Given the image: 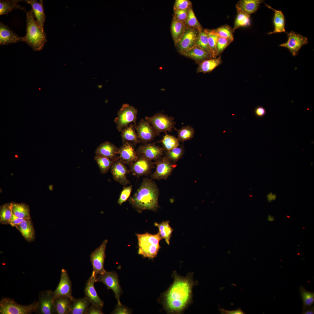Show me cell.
Returning <instances> with one entry per match:
<instances>
[{
	"instance_id": "cell-24",
	"label": "cell",
	"mask_w": 314,
	"mask_h": 314,
	"mask_svg": "<svg viewBox=\"0 0 314 314\" xmlns=\"http://www.w3.org/2000/svg\"><path fill=\"white\" fill-rule=\"evenodd\" d=\"M181 54L193 59L198 64L205 60L212 58L209 53L197 45Z\"/></svg>"
},
{
	"instance_id": "cell-51",
	"label": "cell",
	"mask_w": 314,
	"mask_h": 314,
	"mask_svg": "<svg viewBox=\"0 0 314 314\" xmlns=\"http://www.w3.org/2000/svg\"><path fill=\"white\" fill-rule=\"evenodd\" d=\"M112 314H130V312L126 307L122 305L117 304Z\"/></svg>"
},
{
	"instance_id": "cell-21",
	"label": "cell",
	"mask_w": 314,
	"mask_h": 314,
	"mask_svg": "<svg viewBox=\"0 0 314 314\" xmlns=\"http://www.w3.org/2000/svg\"><path fill=\"white\" fill-rule=\"evenodd\" d=\"M20 42H24L23 37L18 36L9 27L0 22V46L15 44Z\"/></svg>"
},
{
	"instance_id": "cell-30",
	"label": "cell",
	"mask_w": 314,
	"mask_h": 314,
	"mask_svg": "<svg viewBox=\"0 0 314 314\" xmlns=\"http://www.w3.org/2000/svg\"><path fill=\"white\" fill-rule=\"evenodd\" d=\"M121 132L123 143L129 142L135 146L137 144L140 143L133 124H130L128 126L123 128Z\"/></svg>"
},
{
	"instance_id": "cell-28",
	"label": "cell",
	"mask_w": 314,
	"mask_h": 314,
	"mask_svg": "<svg viewBox=\"0 0 314 314\" xmlns=\"http://www.w3.org/2000/svg\"><path fill=\"white\" fill-rule=\"evenodd\" d=\"M222 63L221 56L218 58H210L205 60L199 64L197 69V73L204 74L210 73Z\"/></svg>"
},
{
	"instance_id": "cell-56",
	"label": "cell",
	"mask_w": 314,
	"mask_h": 314,
	"mask_svg": "<svg viewBox=\"0 0 314 314\" xmlns=\"http://www.w3.org/2000/svg\"><path fill=\"white\" fill-rule=\"evenodd\" d=\"M267 197L268 201L271 202L276 199V194L270 192L267 195Z\"/></svg>"
},
{
	"instance_id": "cell-15",
	"label": "cell",
	"mask_w": 314,
	"mask_h": 314,
	"mask_svg": "<svg viewBox=\"0 0 314 314\" xmlns=\"http://www.w3.org/2000/svg\"><path fill=\"white\" fill-rule=\"evenodd\" d=\"M136 151L138 156L155 161L162 157L164 150L163 148L156 145L155 143H152L140 145Z\"/></svg>"
},
{
	"instance_id": "cell-45",
	"label": "cell",
	"mask_w": 314,
	"mask_h": 314,
	"mask_svg": "<svg viewBox=\"0 0 314 314\" xmlns=\"http://www.w3.org/2000/svg\"><path fill=\"white\" fill-rule=\"evenodd\" d=\"M250 16L243 13H238L232 29L233 32L239 27L250 26Z\"/></svg>"
},
{
	"instance_id": "cell-3",
	"label": "cell",
	"mask_w": 314,
	"mask_h": 314,
	"mask_svg": "<svg viewBox=\"0 0 314 314\" xmlns=\"http://www.w3.org/2000/svg\"><path fill=\"white\" fill-rule=\"evenodd\" d=\"M26 13V34L23 37L24 42L33 50L40 51L43 49L47 41L46 33L35 19L32 9Z\"/></svg>"
},
{
	"instance_id": "cell-57",
	"label": "cell",
	"mask_w": 314,
	"mask_h": 314,
	"mask_svg": "<svg viewBox=\"0 0 314 314\" xmlns=\"http://www.w3.org/2000/svg\"><path fill=\"white\" fill-rule=\"evenodd\" d=\"M302 314H314V306H313L308 308L303 311H302Z\"/></svg>"
},
{
	"instance_id": "cell-13",
	"label": "cell",
	"mask_w": 314,
	"mask_h": 314,
	"mask_svg": "<svg viewBox=\"0 0 314 314\" xmlns=\"http://www.w3.org/2000/svg\"><path fill=\"white\" fill-rule=\"evenodd\" d=\"M154 165V163L152 161L138 156L137 159L129 166V172L137 177L147 176L151 173Z\"/></svg>"
},
{
	"instance_id": "cell-38",
	"label": "cell",
	"mask_w": 314,
	"mask_h": 314,
	"mask_svg": "<svg viewBox=\"0 0 314 314\" xmlns=\"http://www.w3.org/2000/svg\"><path fill=\"white\" fill-rule=\"evenodd\" d=\"M159 142L162 143L164 151H168L178 147L180 145L178 138L175 136L165 133Z\"/></svg>"
},
{
	"instance_id": "cell-58",
	"label": "cell",
	"mask_w": 314,
	"mask_h": 314,
	"mask_svg": "<svg viewBox=\"0 0 314 314\" xmlns=\"http://www.w3.org/2000/svg\"><path fill=\"white\" fill-rule=\"evenodd\" d=\"M267 220L269 222H273L274 220V218L273 216L269 215L267 217Z\"/></svg>"
},
{
	"instance_id": "cell-39",
	"label": "cell",
	"mask_w": 314,
	"mask_h": 314,
	"mask_svg": "<svg viewBox=\"0 0 314 314\" xmlns=\"http://www.w3.org/2000/svg\"><path fill=\"white\" fill-rule=\"evenodd\" d=\"M174 129L177 132L179 141L183 142L192 138L195 132L194 128L189 125L183 126L179 130L176 128Z\"/></svg>"
},
{
	"instance_id": "cell-47",
	"label": "cell",
	"mask_w": 314,
	"mask_h": 314,
	"mask_svg": "<svg viewBox=\"0 0 314 314\" xmlns=\"http://www.w3.org/2000/svg\"><path fill=\"white\" fill-rule=\"evenodd\" d=\"M132 189V185L124 187L117 201L119 204L121 205L129 197Z\"/></svg>"
},
{
	"instance_id": "cell-22",
	"label": "cell",
	"mask_w": 314,
	"mask_h": 314,
	"mask_svg": "<svg viewBox=\"0 0 314 314\" xmlns=\"http://www.w3.org/2000/svg\"><path fill=\"white\" fill-rule=\"evenodd\" d=\"M118 148L112 143L105 141L101 144L96 149V155L98 154L107 157L115 161L119 157Z\"/></svg>"
},
{
	"instance_id": "cell-44",
	"label": "cell",
	"mask_w": 314,
	"mask_h": 314,
	"mask_svg": "<svg viewBox=\"0 0 314 314\" xmlns=\"http://www.w3.org/2000/svg\"><path fill=\"white\" fill-rule=\"evenodd\" d=\"M208 29H203L200 31L199 33L196 45L206 51L211 55L208 43Z\"/></svg>"
},
{
	"instance_id": "cell-25",
	"label": "cell",
	"mask_w": 314,
	"mask_h": 314,
	"mask_svg": "<svg viewBox=\"0 0 314 314\" xmlns=\"http://www.w3.org/2000/svg\"><path fill=\"white\" fill-rule=\"evenodd\" d=\"M73 299L66 296L56 297L54 302L56 314H69Z\"/></svg>"
},
{
	"instance_id": "cell-1",
	"label": "cell",
	"mask_w": 314,
	"mask_h": 314,
	"mask_svg": "<svg viewBox=\"0 0 314 314\" xmlns=\"http://www.w3.org/2000/svg\"><path fill=\"white\" fill-rule=\"evenodd\" d=\"M193 285L188 278L175 275L173 283L164 295L166 309L172 313L183 310L190 301Z\"/></svg>"
},
{
	"instance_id": "cell-50",
	"label": "cell",
	"mask_w": 314,
	"mask_h": 314,
	"mask_svg": "<svg viewBox=\"0 0 314 314\" xmlns=\"http://www.w3.org/2000/svg\"><path fill=\"white\" fill-rule=\"evenodd\" d=\"M189 9L174 10V15L173 19L183 22L185 23Z\"/></svg>"
},
{
	"instance_id": "cell-52",
	"label": "cell",
	"mask_w": 314,
	"mask_h": 314,
	"mask_svg": "<svg viewBox=\"0 0 314 314\" xmlns=\"http://www.w3.org/2000/svg\"><path fill=\"white\" fill-rule=\"evenodd\" d=\"M102 308L97 306L91 305L88 308L85 314H102Z\"/></svg>"
},
{
	"instance_id": "cell-10",
	"label": "cell",
	"mask_w": 314,
	"mask_h": 314,
	"mask_svg": "<svg viewBox=\"0 0 314 314\" xmlns=\"http://www.w3.org/2000/svg\"><path fill=\"white\" fill-rule=\"evenodd\" d=\"M199 32L197 29L190 28L186 25L183 34L175 45L180 54L196 45Z\"/></svg>"
},
{
	"instance_id": "cell-2",
	"label": "cell",
	"mask_w": 314,
	"mask_h": 314,
	"mask_svg": "<svg viewBox=\"0 0 314 314\" xmlns=\"http://www.w3.org/2000/svg\"><path fill=\"white\" fill-rule=\"evenodd\" d=\"M159 190L152 179L143 178L136 191L129 199V203L139 212L145 210L156 211L158 207Z\"/></svg>"
},
{
	"instance_id": "cell-7",
	"label": "cell",
	"mask_w": 314,
	"mask_h": 314,
	"mask_svg": "<svg viewBox=\"0 0 314 314\" xmlns=\"http://www.w3.org/2000/svg\"><path fill=\"white\" fill-rule=\"evenodd\" d=\"M145 120L152 126L157 135L162 132L167 133V131L172 132L174 129L176 123L174 118L161 113H157L151 117L146 116Z\"/></svg>"
},
{
	"instance_id": "cell-26",
	"label": "cell",
	"mask_w": 314,
	"mask_h": 314,
	"mask_svg": "<svg viewBox=\"0 0 314 314\" xmlns=\"http://www.w3.org/2000/svg\"><path fill=\"white\" fill-rule=\"evenodd\" d=\"M25 239L31 242L35 238V231L31 218L25 219L17 227Z\"/></svg>"
},
{
	"instance_id": "cell-29",
	"label": "cell",
	"mask_w": 314,
	"mask_h": 314,
	"mask_svg": "<svg viewBox=\"0 0 314 314\" xmlns=\"http://www.w3.org/2000/svg\"><path fill=\"white\" fill-rule=\"evenodd\" d=\"M90 303L86 297L73 299L69 314H85Z\"/></svg>"
},
{
	"instance_id": "cell-27",
	"label": "cell",
	"mask_w": 314,
	"mask_h": 314,
	"mask_svg": "<svg viewBox=\"0 0 314 314\" xmlns=\"http://www.w3.org/2000/svg\"><path fill=\"white\" fill-rule=\"evenodd\" d=\"M24 1L31 6L36 20L42 28L44 30L46 16L44 12L43 1L40 0L39 2L36 0H25Z\"/></svg>"
},
{
	"instance_id": "cell-8",
	"label": "cell",
	"mask_w": 314,
	"mask_h": 314,
	"mask_svg": "<svg viewBox=\"0 0 314 314\" xmlns=\"http://www.w3.org/2000/svg\"><path fill=\"white\" fill-rule=\"evenodd\" d=\"M55 298L51 290L40 292L34 312L38 314H56L54 306Z\"/></svg>"
},
{
	"instance_id": "cell-4",
	"label": "cell",
	"mask_w": 314,
	"mask_h": 314,
	"mask_svg": "<svg viewBox=\"0 0 314 314\" xmlns=\"http://www.w3.org/2000/svg\"><path fill=\"white\" fill-rule=\"evenodd\" d=\"M138 241V254L145 257L153 258L158 254L160 248V241L162 238L158 233L136 234Z\"/></svg>"
},
{
	"instance_id": "cell-34",
	"label": "cell",
	"mask_w": 314,
	"mask_h": 314,
	"mask_svg": "<svg viewBox=\"0 0 314 314\" xmlns=\"http://www.w3.org/2000/svg\"><path fill=\"white\" fill-rule=\"evenodd\" d=\"M11 205L12 213L16 216L24 219L31 218L28 205L24 203L14 202H11Z\"/></svg>"
},
{
	"instance_id": "cell-17",
	"label": "cell",
	"mask_w": 314,
	"mask_h": 314,
	"mask_svg": "<svg viewBox=\"0 0 314 314\" xmlns=\"http://www.w3.org/2000/svg\"><path fill=\"white\" fill-rule=\"evenodd\" d=\"M140 143H148L153 140L156 133L151 124L147 121L141 119L138 124L135 126Z\"/></svg>"
},
{
	"instance_id": "cell-16",
	"label": "cell",
	"mask_w": 314,
	"mask_h": 314,
	"mask_svg": "<svg viewBox=\"0 0 314 314\" xmlns=\"http://www.w3.org/2000/svg\"><path fill=\"white\" fill-rule=\"evenodd\" d=\"M114 179L116 182L125 186L130 184V181L127 177V174L129 172L126 164L119 158L114 161L110 169Z\"/></svg>"
},
{
	"instance_id": "cell-54",
	"label": "cell",
	"mask_w": 314,
	"mask_h": 314,
	"mask_svg": "<svg viewBox=\"0 0 314 314\" xmlns=\"http://www.w3.org/2000/svg\"><path fill=\"white\" fill-rule=\"evenodd\" d=\"M266 111L265 109L261 106H258L254 110L255 115L259 117L264 116L265 114Z\"/></svg>"
},
{
	"instance_id": "cell-48",
	"label": "cell",
	"mask_w": 314,
	"mask_h": 314,
	"mask_svg": "<svg viewBox=\"0 0 314 314\" xmlns=\"http://www.w3.org/2000/svg\"><path fill=\"white\" fill-rule=\"evenodd\" d=\"M233 41L229 39L219 37L217 44L218 56L221 54Z\"/></svg>"
},
{
	"instance_id": "cell-55",
	"label": "cell",
	"mask_w": 314,
	"mask_h": 314,
	"mask_svg": "<svg viewBox=\"0 0 314 314\" xmlns=\"http://www.w3.org/2000/svg\"><path fill=\"white\" fill-rule=\"evenodd\" d=\"M220 313L222 314H243L244 312L241 309L239 308L237 310L232 311H227L223 309H220Z\"/></svg>"
},
{
	"instance_id": "cell-14",
	"label": "cell",
	"mask_w": 314,
	"mask_h": 314,
	"mask_svg": "<svg viewBox=\"0 0 314 314\" xmlns=\"http://www.w3.org/2000/svg\"><path fill=\"white\" fill-rule=\"evenodd\" d=\"M287 34L288 41L279 46L288 49L292 55L295 56L297 55L301 47L308 43V40L306 37L293 31Z\"/></svg>"
},
{
	"instance_id": "cell-23",
	"label": "cell",
	"mask_w": 314,
	"mask_h": 314,
	"mask_svg": "<svg viewBox=\"0 0 314 314\" xmlns=\"http://www.w3.org/2000/svg\"><path fill=\"white\" fill-rule=\"evenodd\" d=\"M261 0H241L236 5L238 13H243L250 16L259 8L263 2Z\"/></svg>"
},
{
	"instance_id": "cell-12",
	"label": "cell",
	"mask_w": 314,
	"mask_h": 314,
	"mask_svg": "<svg viewBox=\"0 0 314 314\" xmlns=\"http://www.w3.org/2000/svg\"><path fill=\"white\" fill-rule=\"evenodd\" d=\"M108 242L107 240H104L101 245L90 254V260L96 276L104 274L106 271L104 269V264Z\"/></svg>"
},
{
	"instance_id": "cell-37",
	"label": "cell",
	"mask_w": 314,
	"mask_h": 314,
	"mask_svg": "<svg viewBox=\"0 0 314 314\" xmlns=\"http://www.w3.org/2000/svg\"><path fill=\"white\" fill-rule=\"evenodd\" d=\"M94 160L97 162L101 174L107 173L110 170L114 161L104 156L96 154Z\"/></svg>"
},
{
	"instance_id": "cell-9",
	"label": "cell",
	"mask_w": 314,
	"mask_h": 314,
	"mask_svg": "<svg viewBox=\"0 0 314 314\" xmlns=\"http://www.w3.org/2000/svg\"><path fill=\"white\" fill-rule=\"evenodd\" d=\"M95 282H101L105 284L108 290L111 289L114 292L118 304L122 305L120 297L122 293L120 286L118 277L115 272H107L102 274H99L96 276Z\"/></svg>"
},
{
	"instance_id": "cell-33",
	"label": "cell",
	"mask_w": 314,
	"mask_h": 314,
	"mask_svg": "<svg viewBox=\"0 0 314 314\" xmlns=\"http://www.w3.org/2000/svg\"><path fill=\"white\" fill-rule=\"evenodd\" d=\"M185 27L184 22L172 19L171 25V32L175 45L183 34Z\"/></svg>"
},
{
	"instance_id": "cell-31",
	"label": "cell",
	"mask_w": 314,
	"mask_h": 314,
	"mask_svg": "<svg viewBox=\"0 0 314 314\" xmlns=\"http://www.w3.org/2000/svg\"><path fill=\"white\" fill-rule=\"evenodd\" d=\"M265 5L268 8L272 10L274 12L273 19L274 29L273 31L269 32L268 34L281 32H285L287 34L285 29V17L282 12L280 10L273 9L267 4H265Z\"/></svg>"
},
{
	"instance_id": "cell-49",
	"label": "cell",
	"mask_w": 314,
	"mask_h": 314,
	"mask_svg": "<svg viewBox=\"0 0 314 314\" xmlns=\"http://www.w3.org/2000/svg\"><path fill=\"white\" fill-rule=\"evenodd\" d=\"M192 7V3L189 0H176L174 6V10L189 9Z\"/></svg>"
},
{
	"instance_id": "cell-19",
	"label": "cell",
	"mask_w": 314,
	"mask_h": 314,
	"mask_svg": "<svg viewBox=\"0 0 314 314\" xmlns=\"http://www.w3.org/2000/svg\"><path fill=\"white\" fill-rule=\"evenodd\" d=\"M96 276L93 271L90 276L86 282L84 292L85 297L89 300L91 305L102 308L104 305V302L98 295L94 287Z\"/></svg>"
},
{
	"instance_id": "cell-43",
	"label": "cell",
	"mask_w": 314,
	"mask_h": 314,
	"mask_svg": "<svg viewBox=\"0 0 314 314\" xmlns=\"http://www.w3.org/2000/svg\"><path fill=\"white\" fill-rule=\"evenodd\" d=\"M185 24L190 28L197 29L199 32L203 29L196 17L192 7L189 9Z\"/></svg>"
},
{
	"instance_id": "cell-46",
	"label": "cell",
	"mask_w": 314,
	"mask_h": 314,
	"mask_svg": "<svg viewBox=\"0 0 314 314\" xmlns=\"http://www.w3.org/2000/svg\"><path fill=\"white\" fill-rule=\"evenodd\" d=\"M208 43L210 51L212 58H215L218 56L217 49V44L219 37L210 33L208 29Z\"/></svg>"
},
{
	"instance_id": "cell-40",
	"label": "cell",
	"mask_w": 314,
	"mask_h": 314,
	"mask_svg": "<svg viewBox=\"0 0 314 314\" xmlns=\"http://www.w3.org/2000/svg\"><path fill=\"white\" fill-rule=\"evenodd\" d=\"M208 31L210 33L219 37L227 38L233 41L232 29L228 25L222 26L215 29L208 30Z\"/></svg>"
},
{
	"instance_id": "cell-5",
	"label": "cell",
	"mask_w": 314,
	"mask_h": 314,
	"mask_svg": "<svg viewBox=\"0 0 314 314\" xmlns=\"http://www.w3.org/2000/svg\"><path fill=\"white\" fill-rule=\"evenodd\" d=\"M37 301L26 305L17 303L13 299L4 297L0 301V314H30L34 312Z\"/></svg>"
},
{
	"instance_id": "cell-18",
	"label": "cell",
	"mask_w": 314,
	"mask_h": 314,
	"mask_svg": "<svg viewBox=\"0 0 314 314\" xmlns=\"http://www.w3.org/2000/svg\"><path fill=\"white\" fill-rule=\"evenodd\" d=\"M55 298L66 296L73 298L72 293V283L67 271L61 269L60 280L55 290L53 292Z\"/></svg>"
},
{
	"instance_id": "cell-6",
	"label": "cell",
	"mask_w": 314,
	"mask_h": 314,
	"mask_svg": "<svg viewBox=\"0 0 314 314\" xmlns=\"http://www.w3.org/2000/svg\"><path fill=\"white\" fill-rule=\"evenodd\" d=\"M137 113V109L133 106L126 104H123L118 112L117 117L114 119L118 131L121 132L132 123L135 126Z\"/></svg>"
},
{
	"instance_id": "cell-11",
	"label": "cell",
	"mask_w": 314,
	"mask_h": 314,
	"mask_svg": "<svg viewBox=\"0 0 314 314\" xmlns=\"http://www.w3.org/2000/svg\"><path fill=\"white\" fill-rule=\"evenodd\" d=\"M154 163L156 168L154 172L150 176L152 179H167L176 166L165 156L161 157Z\"/></svg>"
},
{
	"instance_id": "cell-35",
	"label": "cell",
	"mask_w": 314,
	"mask_h": 314,
	"mask_svg": "<svg viewBox=\"0 0 314 314\" xmlns=\"http://www.w3.org/2000/svg\"><path fill=\"white\" fill-rule=\"evenodd\" d=\"M169 221H163L160 223L155 222L154 225L159 229L158 233L162 239H165L166 243L168 245L170 243V240L173 231L172 229L169 224Z\"/></svg>"
},
{
	"instance_id": "cell-36",
	"label": "cell",
	"mask_w": 314,
	"mask_h": 314,
	"mask_svg": "<svg viewBox=\"0 0 314 314\" xmlns=\"http://www.w3.org/2000/svg\"><path fill=\"white\" fill-rule=\"evenodd\" d=\"M300 296L301 298L303 308L302 311L311 307L314 303V292L306 290L302 286L299 287Z\"/></svg>"
},
{
	"instance_id": "cell-42",
	"label": "cell",
	"mask_w": 314,
	"mask_h": 314,
	"mask_svg": "<svg viewBox=\"0 0 314 314\" xmlns=\"http://www.w3.org/2000/svg\"><path fill=\"white\" fill-rule=\"evenodd\" d=\"M183 144L180 147H177L168 151H165V156L173 163L175 164L181 158L184 153Z\"/></svg>"
},
{
	"instance_id": "cell-41",
	"label": "cell",
	"mask_w": 314,
	"mask_h": 314,
	"mask_svg": "<svg viewBox=\"0 0 314 314\" xmlns=\"http://www.w3.org/2000/svg\"><path fill=\"white\" fill-rule=\"evenodd\" d=\"M11 203H6L0 207V222L2 224H8L12 214Z\"/></svg>"
},
{
	"instance_id": "cell-53",
	"label": "cell",
	"mask_w": 314,
	"mask_h": 314,
	"mask_svg": "<svg viewBox=\"0 0 314 314\" xmlns=\"http://www.w3.org/2000/svg\"><path fill=\"white\" fill-rule=\"evenodd\" d=\"M24 219L18 217L12 213L8 224H10L13 227H15L16 228L17 226Z\"/></svg>"
},
{
	"instance_id": "cell-32",
	"label": "cell",
	"mask_w": 314,
	"mask_h": 314,
	"mask_svg": "<svg viewBox=\"0 0 314 314\" xmlns=\"http://www.w3.org/2000/svg\"><path fill=\"white\" fill-rule=\"evenodd\" d=\"M20 0H1L0 1V15L7 14L14 9L22 10L26 12L24 7L19 5Z\"/></svg>"
},
{
	"instance_id": "cell-20",
	"label": "cell",
	"mask_w": 314,
	"mask_h": 314,
	"mask_svg": "<svg viewBox=\"0 0 314 314\" xmlns=\"http://www.w3.org/2000/svg\"><path fill=\"white\" fill-rule=\"evenodd\" d=\"M135 146L131 143L126 142L123 143L119 148V158L126 165L129 166L138 158V156L135 150Z\"/></svg>"
}]
</instances>
